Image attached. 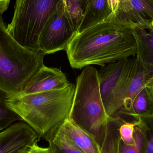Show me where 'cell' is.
<instances>
[{"mask_svg": "<svg viewBox=\"0 0 153 153\" xmlns=\"http://www.w3.org/2000/svg\"><path fill=\"white\" fill-rule=\"evenodd\" d=\"M137 49L133 28L120 22L112 13L102 22L76 33L65 50L71 66L81 70L135 56Z\"/></svg>", "mask_w": 153, "mask_h": 153, "instance_id": "obj_1", "label": "cell"}, {"mask_svg": "<svg viewBox=\"0 0 153 153\" xmlns=\"http://www.w3.org/2000/svg\"><path fill=\"white\" fill-rule=\"evenodd\" d=\"M75 85L70 83L61 90L30 94L9 95L7 107L29 125L39 137L69 117Z\"/></svg>", "mask_w": 153, "mask_h": 153, "instance_id": "obj_2", "label": "cell"}, {"mask_svg": "<svg viewBox=\"0 0 153 153\" xmlns=\"http://www.w3.org/2000/svg\"><path fill=\"white\" fill-rule=\"evenodd\" d=\"M45 54L20 45L8 32L0 13V89L9 95L21 92L44 66Z\"/></svg>", "mask_w": 153, "mask_h": 153, "instance_id": "obj_3", "label": "cell"}, {"mask_svg": "<svg viewBox=\"0 0 153 153\" xmlns=\"http://www.w3.org/2000/svg\"><path fill=\"white\" fill-rule=\"evenodd\" d=\"M110 117L102 100L98 71L92 65L85 66L76 79L69 118L92 136L101 148Z\"/></svg>", "mask_w": 153, "mask_h": 153, "instance_id": "obj_4", "label": "cell"}, {"mask_svg": "<svg viewBox=\"0 0 153 153\" xmlns=\"http://www.w3.org/2000/svg\"><path fill=\"white\" fill-rule=\"evenodd\" d=\"M64 0H16L7 30L20 45L38 49L39 35L49 18Z\"/></svg>", "mask_w": 153, "mask_h": 153, "instance_id": "obj_5", "label": "cell"}, {"mask_svg": "<svg viewBox=\"0 0 153 153\" xmlns=\"http://www.w3.org/2000/svg\"><path fill=\"white\" fill-rule=\"evenodd\" d=\"M133 58L108 64L98 71L100 93L109 117L114 116L123 108Z\"/></svg>", "mask_w": 153, "mask_h": 153, "instance_id": "obj_6", "label": "cell"}, {"mask_svg": "<svg viewBox=\"0 0 153 153\" xmlns=\"http://www.w3.org/2000/svg\"><path fill=\"white\" fill-rule=\"evenodd\" d=\"M76 32L66 12L65 1L49 18L39 38V50L45 54L65 50Z\"/></svg>", "mask_w": 153, "mask_h": 153, "instance_id": "obj_7", "label": "cell"}, {"mask_svg": "<svg viewBox=\"0 0 153 153\" xmlns=\"http://www.w3.org/2000/svg\"><path fill=\"white\" fill-rule=\"evenodd\" d=\"M115 18L126 26L146 27L153 20L152 0H119Z\"/></svg>", "mask_w": 153, "mask_h": 153, "instance_id": "obj_8", "label": "cell"}, {"mask_svg": "<svg viewBox=\"0 0 153 153\" xmlns=\"http://www.w3.org/2000/svg\"><path fill=\"white\" fill-rule=\"evenodd\" d=\"M37 133L23 121L0 132V153H18L38 141Z\"/></svg>", "mask_w": 153, "mask_h": 153, "instance_id": "obj_9", "label": "cell"}, {"mask_svg": "<svg viewBox=\"0 0 153 153\" xmlns=\"http://www.w3.org/2000/svg\"><path fill=\"white\" fill-rule=\"evenodd\" d=\"M60 69L42 66L19 94H30L53 90H61L70 85Z\"/></svg>", "mask_w": 153, "mask_h": 153, "instance_id": "obj_10", "label": "cell"}, {"mask_svg": "<svg viewBox=\"0 0 153 153\" xmlns=\"http://www.w3.org/2000/svg\"><path fill=\"white\" fill-rule=\"evenodd\" d=\"M136 41V56L142 63L147 81L153 76V30L151 26L133 28Z\"/></svg>", "mask_w": 153, "mask_h": 153, "instance_id": "obj_11", "label": "cell"}, {"mask_svg": "<svg viewBox=\"0 0 153 153\" xmlns=\"http://www.w3.org/2000/svg\"><path fill=\"white\" fill-rule=\"evenodd\" d=\"M65 133L73 144L83 153H100V147L91 135L69 117L62 123Z\"/></svg>", "mask_w": 153, "mask_h": 153, "instance_id": "obj_12", "label": "cell"}, {"mask_svg": "<svg viewBox=\"0 0 153 153\" xmlns=\"http://www.w3.org/2000/svg\"><path fill=\"white\" fill-rule=\"evenodd\" d=\"M147 82L145 72L142 63L137 56H134L130 70V76L123 109L129 112L135 96Z\"/></svg>", "mask_w": 153, "mask_h": 153, "instance_id": "obj_13", "label": "cell"}, {"mask_svg": "<svg viewBox=\"0 0 153 153\" xmlns=\"http://www.w3.org/2000/svg\"><path fill=\"white\" fill-rule=\"evenodd\" d=\"M112 13L108 0H87L85 13L76 33L102 22Z\"/></svg>", "mask_w": 153, "mask_h": 153, "instance_id": "obj_14", "label": "cell"}, {"mask_svg": "<svg viewBox=\"0 0 153 153\" xmlns=\"http://www.w3.org/2000/svg\"><path fill=\"white\" fill-rule=\"evenodd\" d=\"M62 123L50 130L45 137L52 153H83L66 136Z\"/></svg>", "mask_w": 153, "mask_h": 153, "instance_id": "obj_15", "label": "cell"}, {"mask_svg": "<svg viewBox=\"0 0 153 153\" xmlns=\"http://www.w3.org/2000/svg\"><path fill=\"white\" fill-rule=\"evenodd\" d=\"M122 118L117 112L108 120L104 140L101 146L100 153H118L120 137L119 128Z\"/></svg>", "mask_w": 153, "mask_h": 153, "instance_id": "obj_16", "label": "cell"}, {"mask_svg": "<svg viewBox=\"0 0 153 153\" xmlns=\"http://www.w3.org/2000/svg\"><path fill=\"white\" fill-rule=\"evenodd\" d=\"M128 113L138 117L153 115V98L145 85L135 96Z\"/></svg>", "mask_w": 153, "mask_h": 153, "instance_id": "obj_17", "label": "cell"}, {"mask_svg": "<svg viewBox=\"0 0 153 153\" xmlns=\"http://www.w3.org/2000/svg\"><path fill=\"white\" fill-rule=\"evenodd\" d=\"M67 16L77 32L83 19L87 0H64Z\"/></svg>", "mask_w": 153, "mask_h": 153, "instance_id": "obj_18", "label": "cell"}, {"mask_svg": "<svg viewBox=\"0 0 153 153\" xmlns=\"http://www.w3.org/2000/svg\"><path fill=\"white\" fill-rule=\"evenodd\" d=\"M9 94L0 89V132L6 129L21 118L7 107L6 100Z\"/></svg>", "mask_w": 153, "mask_h": 153, "instance_id": "obj_19", "label": "cell"}, {"mask_svg": "<svg viewBox=\"0 0 153 153\" xmlns=\"http://www.w3.org/2000/svg\"><path fill=\"white\" fill-rule=\"evenodd\" d=\"M144 135L143 153H153V115L139 117Z\"/></svg>", "mask_w": 153, "mask_h": 153, "instance_id": "obj_20", "label": "cell"}, {"mask_svg": "<svg viewBox=\"0 0 153 153\" xmlns=\"http://www.w3.org/2000/svg\"><path fill=\"white\" fill-rule=\"evenodd\" d=\"M143 134L139 121L135 129L134 143L126 144L120 139L119 144L118 153H143Z\"/></svg>", "mask_w": 153, "mask_h": 153, "instance_id": "obj_21", "label": "cell"}, {"mask_svg": "<svg viewBox=\"0 0 153 153\" xmlns=\"http://www.w3.org/2000/svg\"><path fill=\"white\" fill-rule=\"evenodd\" d=\"M37 142H35L28 148L19 151L18 153H52L49 147L48 148L40 147L38 145Z\"/></svg>", "mask_w": 153, "mask_h": 153, "instance_id": "obj_22", "label": "cell"}, {"mask_svg": "<svg viewBox=\"0 0 153 153\" xmlns=\"http://www.w3.org/2000/svg\"><path fill=\"white\" fill-rule=\"evenodd\" d=\"M110 9L113 14H115L118 7L119 0H108Z\"/></svg>", "mask_w": 153, "mask_h": 153, "instance_id": "obj_23", "label": "cell"}, {"mask_svg": "<svg viewBox=\"0 0 153 153\" xmlns=\"http://www.w3.org/2000/svg\"><path fill=\"white\" fill-rule=\"evenodd\" d=\"M10 0H0V13L2 14L8 9Z\"/></svg>", "mask_w": 153, "mask_h": 153, "instance_id": "obj_24", "label": "cell"}, {"mask_svg": "<svg viewBox=\"0 0 153 153\" xmlns=\"http://www.w3.org/2000/svg\"><path fill=\"white\" fill-rule=\"evenodd\" d=\"M145 86L148 89L153 98V76L147 80Z\"/></svg>", "mask_w": 153, "mask_h": 153, "instance_id": "obj_25", "label": "cell"}, {"mask_svg": "<svg viewBox=\"0 0 153 153\" xmlns=\"http://www.w3.org/2000/svg\"><path fill=\"white\" fill-rule=\"evenodd\" d=\"M150 26H151V27H152V29L153 30V20L152 21V23H151Z\"/></svg>", "mask_w": 153, "mask_h": 153, "instance_id": "obj_26", "label": "cell"}, {"mask_svg": "<svg viewBox=\"0 0 153 153\" xmlns=\"http://www.w3.org/2000/svg\"><path fill=\"white\" fill-rule=\"evenodd\" d=\"M152 1H153V0H152Z\"/></svg>", "mask_w": 153, "mask_h": 153, "instance_id": "obj_27", "label": "cell"}]
</instances>
